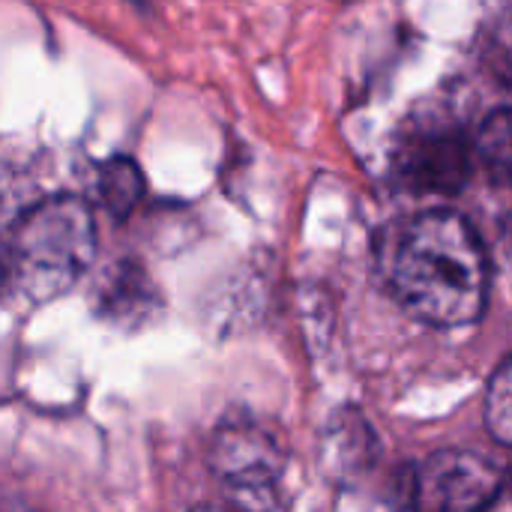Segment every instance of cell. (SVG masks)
Here are the masks:
<instances>
[{
	"label": "cell",
	"mask_w": 512,
	"mask_h": 512,
	"mask_svg": "<svg viewBox=\"0 0 512 512\" xmlns=\"http://www.w3.org/2000/svg\"><path fill=\"white\" fill-rule=\"evenodd\" d=\"M504 471L471 450H441L411 465L402 483L408 512H492Z\"/></svg>",
	"instance_id": "4"
},
{
	"label": "cell",
	"mask_w": 512,
	"mask_h": 512,
	"mask_svg": "<svg viewBox=\"0 0 512 512\" xmlns=\"http://www.w3.org/2000/svg\"><path fill=\"white\" fill-rule=\"evenodd\" d=\"M471 147H474V165L486 168L495 180L507 183V177H510V114H507V108H498L486 117V123L480 126Z\"/></svg>",
	"instance_id": "9"
},
{
	"label": "cell",
	"mask_w": 512,
	"mask_h": 512,
	"mask_svg": "<svg viewBox=\"0 0 512 512\" xmlns=\"http://www.w3.org/2000/svg\"><path fill=\"white\" fill-rule=\"evenodd\" d=\"M93 309L102 321L120 330H138L162 309V294L153 276L129 258L108 264L93 285Z\"/></svg>",
	"instance_id": "6"
},
{
	"label": "cell",
	"mask_w": 512,
	"mask_h": 512,
	"mask_svg": "<svg viewBox=\"0 0 512 512\" xmlns=\"http://www.w3.org/2000/svg\"><path fill=\"white\" fill-rule=\"evenodd\" d=\"M144 192H147V183H144V174L135 159L114 156L99 168L96 198H99V207L111 219L123 222L126 216H132L135 207L144 201Z\"/></svg>",
	"instance_id": "8"
},
{
	"label": "cell",
	"mask_w": 512,
	"mask_h": 512,
	"mask_svg": "<svg viewBox=\"0 0 512 512\" xmlns=\"http://www.w3.org/2000/svg\"><path fill=\"white\" fill-rule=\"evenodd\" d=\"M96 258V219L84 198L51 195L9 231L0 255V291L12 306L36 309L69 294Z\"/></svg>",
	"instance_id": "2"
},
{
	"label": "cell",
	"mask_w": 512,
	"mask_h": 512,
	"mask_svg": "<svg viewBox=\"0 0 512 512\" xmlns=\"http://www.w3.org/2000/svg\"><path fill=\"white\" fill-rule=\"evenodd\" d=\"M378 456V441L372 426L357 411H339L330 426L324 429L321 444V465L333 477H354L366 468H372Z\"/></svg>",
	"instance_id": "7"
},
{
	"label": "cell",
	"mask_w": 512,
	"mask_h": 512,
	"mask_svg": "<svg viewBox=\"0 0 512 512\" xmlns=\"http://www.w3.org/2000/svg\"><path fill=\"white\" fill-rule=\"evenodd\" d=\"M399 306L429 327L474 324L489 297V255L477 228L453 210H426L408 222L390 261Z\"/></svg>",
	"instance_id": "1"
},
{
	"label": "cell",
	"mask_w": 512,
	"mask_h": 512,
	"mask_svg": "<svg viewBox=\"0 0 512 512\" xmlns=\"http://www.w3.org/2000/svg\"><path fill=\"white\" fill-rule=\"evenodd\" d=\"M486 426L489 435L501 444L510 447L512 441V375L510 360H501L498 369L489 378L486 387Z\"/></svg>",
	"instance_id": "10"
},
{
	"label": "cell",
	"mask_w": 512,
	"mask_h": 512,
	"mask_svg": "<svg viewBox=\"0 0 512 512\" xmlns=\"http://www.w3.org/2000/svg\"><path fill=\"white\" fill-rule=\"evenodd\" d=\"M213 474L243 501H270L285 474V447L273 426L237 414L216 426L207 450Z\"/></svg>",
	"instance_id": "5"
},
{
	"label": "cell",
	"mask_w": 512,
	"mask_h": 512,
	"mask_svg": "<svg viewBox=\"0 0 512 512\" xmlns=\"http://www.w3.org/2000/svg\"><path fill=\"white\" fill-rule=\"evenodd\" d=\"M0 512H36V510L24 507V504H18V501H0Z\"/></svg>",
	"instance_id": "11"
},
{
	"label": "cell",
	"mask_w": 512,
	"mask_h": 512,
	"mask_svg": "<svg viewBox=\"0 0 512 512\" xmlns=\"http://www.w3.org/2000/svg\"><path fill=\"white\" fill-rule=\"evenodd\" d=\"M393 171L414 195H456L474 171V147L447 114H417L393 147Z\"/></svg>",
	"instance_id": "3"
},
{
	"label": "cell",
	"mask_w": 512,
	"mask_h": 512,
	"mask_svg": "<svg viewBox=\"0 0 512 512\" xmlns=\"http://www.w3.org/2000/svg\"><path fill=\"white\" fill-rule=\"evenodd\" d=\"M192 512H228V510H219V507H198V510Z\"/></svg>",
	"instance_id": "12"
}]
</instances>
